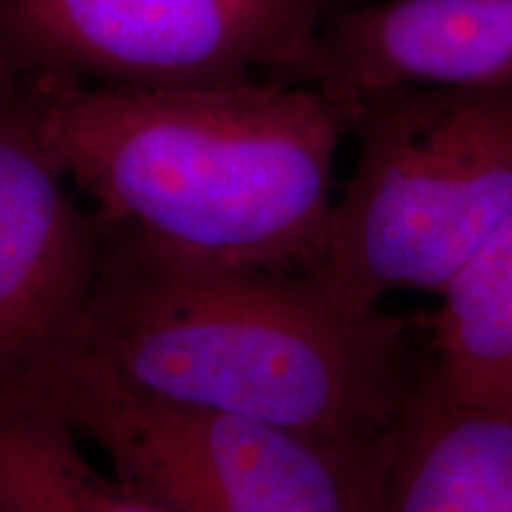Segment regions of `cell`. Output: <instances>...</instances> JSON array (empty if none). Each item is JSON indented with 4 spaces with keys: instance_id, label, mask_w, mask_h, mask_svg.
I'll list each match as a JSON object with an SVG mask.
<instances>
[{
    "instance_id": "8fae6325",
    "label": "cell",
    "mask_w": 512,
    "mask_h": 512,
    "mask_svg": "<svg viewBox=\"0 0 512 512\" xmlns=\"http://www.w3.org/2000/svg\"><path fill=\"white\" fill-rule=\"evenodd\" d=\"M22 79L24 74L19 72L15 64H12L10 57L5 55V50L0 48V100H3Z\"/></svg>"
},
{
    "instance_id": "6da1fadb",
    "label": "cell",
    "mask_w": 512,
    "mask_h": 512,
    "mask_svg": "<svg viewBox=\"0 0 512 512\" xmlns=\"http://www.w3.org/2000/svg\"><path fill=\"white\" fill-rule=\"evenodd\" d=\"M100 228L74 354L140 394L382 444L430 380L406 320L344 304L309 271L202 264Z\"/></svg>"
},
{
    "instance_id": "8992f818",
    "label": "cell",
    "mask_w": 512,
    "mask_h": 512,
    "mask_svg": "<svg viewBox=\"0 0 512 512\" xmlns=\"http://www.w3.org/2000/svg\"><path fill=\"white\" fill-rule=\"evenodd\" d=\"M24 79L0 100V384L79 349L102 245L38 143Z\"/></svg>"
},
{
    "instance_id": "3957f363",
    "label": "cell",
    "mask_w": 512,
    "mask_h": 512,
    "mask_svg": "<svg viewBox=\"0 0 512 512\" xmlns=\"http://www.w3.org/2000/svg\"><path fill=\"white\" fill-rule=\"evenodd\" d=\"M358 155L311 275L358 311L439 294L512 211V79L349 98Z\"/></svg>"
},
{
    "instance_id": "7a4b0ae2",
    "label": "cell",
    "mask_w": 512,
    "mask_h": 512,
    "mask_svg": "<svg viewBox=\"0 0 512 512\" xmlns=\"http://www.w3.org/2000/svg\"><path fill=\"white\" fill-rule=\"evenodd\" d=\"M24 76L38 143L102 226L202 264L318 261L347 100L268 79L147 88Z\"/></svg>"
},
{
    "instance_id": "52a82bcc",
    "label": "cell",
    "mask_w": 512,
    "mask_h": 512,
    "mask_svg": "<svg viewBox=\"0 0 512 512\" xmlns=\"http://www.w3.org/2000/svg\"><path fill=\"white\" fill-rule=\"evenodd\" d=\"M512 79V0H389L330 17L292 83L349 100L394 83Z\"/></svg>"
},
{
    "instance_id": "5b68a950",
    "label": "cell",
    "mask_w": 512,
    "mask_h": 512,
    "mask_svg": "<svg viewBox=\"0 0 512 512\" xmlns=\"http://www.w3.org/2000/svg\"><path fill=\"white\" fill-rule=\"evenodd\" d=\"M330 0H0L22 74L121 86L292 83Z\"/></svg>"
},
{
    "instance_id": "277c9868",
    "label": "cell",
    "mask_w": 512,
    "mask_h": 512,
    "mask_svg": "<svg viewBox=\"0 0 512 512\" xmlns=\"http://www.w3.org/2000/svg\"><path fill=\"white\" fill-rule=\"evenodd\" d=\"M24 384L105 453L114 477L174 512H380L396 434L382 444H342L174 406L81 354Z\"/></svg>"
},
{
    "instance_id": "30bf717a",
    "label": "cell",
    "mask_w": 512,
    "mask_h": 512,
    "mask_svg": "<svg viewBox=\"0 0 512 512\" xmlns=\"http://www.w3.org/2000/svg\"><path fill=\"white\" fill-rule=\"evenodd\" d=\"M0 512H174L100 472L55 403L0 384Z\"/></svg>"
},
{
    "instance_id": "ba28073f",
    "label": "cell",
    "mask_w": 512,
    "mask_h": 512,
    "mask_svg": "<svg viewBox=\"0 0 512 512\" xmlns=\"http://www.w3.org/2000/svg\"><path fill=\"white\" fill-rule=\"evenodd\" d=\"M380 512H512V415L458 406L430 370L394 437Z\"/></svg>"
},
{
    "instance_id": "9c48e42d",
    "label": "cell",
    "mask_w": 512,
    "mask_h": 512,
    "mask_svg": "<svg viewBox=\"0 0 512 512\" xmlns=\"http://www.w3.org/2000/svg\"><path fill=\"white\" fill-rule=\"evenodd\" d=\"M439 297L434 384L463 408L512 415V211Z\"/></svg>"
}]
</instances>
